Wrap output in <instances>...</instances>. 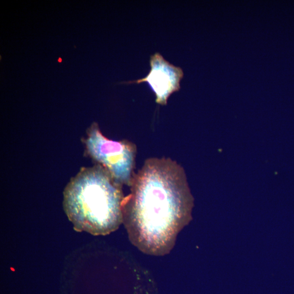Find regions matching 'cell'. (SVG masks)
I'll list each match as a JSON object with an SVG mask.
<instances>
[{
	"label": "cell",
	"instance_id": "3",
	"mask_svg": "<svg viewBox=\"0 0 294 294\" xmlns=\"http://www.w3.org/2000/svg\"><path fill=\"white\" fill-rule=\"evenodd\" d=\"M86 155L105 168L117 181L130 186L135 167L137 147L124 139L113 141L101 133L99 125L92 123L82 140Z\"/></svg>",
	"mask_w": 294,
	"mask_h": 294
},
{
	"label": "cell",
	"instance_id": "4",
	"mask_svg": "<svg viewBox=\"0 0 294 294\" xmlns=\"http://www.w3.org/2000/svg\"><path fill=\"white\" fill-rule=\"evenodd\" d=\"M149 62L150 70L146 77L122 84L147 82L155 93L156 103L166 105L172 94L180 89V82L184 76L183 69L167 61L158 52L150 56Z\"/></svg>",
	"mask_w": 294,
	"mask_h": 294
},
{
	"label": "cell",
	"instance_id": "2",
	"mask_svg": "<svg viewBox=\"0 0 294 294\" xmlns=\"http://www.w3.org/2000/svg\"><path fill=\"white\" fill-rule=\"evenodd\" d=\"M123 185L99 165L82 167L63 192V208L77 232L105 235L123 222Z\"/></svg>",
	"mask_w": 294,
	"mask_h": 294
},
{
	"label": "cell",
	"instance_id": "1",
	"mask_svg": "<svg viewBox=\"0 0 294 294\" xmlns=\"http://www.w3.org/2000/svg\"><path fill=\"white\" fill-rule=\"evenodd\" d=\"M130 187L123 204L130 241L149 255L168 254L191 219L193 198L184 169L171 158H148Z\"/></svg>",
	"mask_w": 294,
	"mask_h": 294
}]
</instances>
